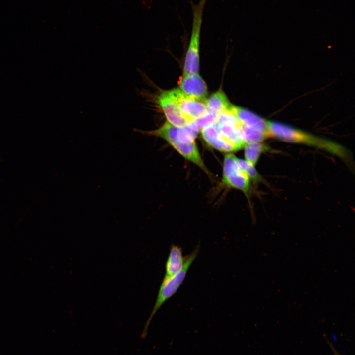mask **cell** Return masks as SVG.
I'll return each instance as SVG.
<instances>
[{"label": "cell", "instance_id": "obj_1", "mask_svg": "<svg viewBox=\"0 0 355 355\" xmlns=\"http://www.w3.org/2000/svg\"><path fill=\"white\" fill-rule=\"evenodd\" d=\"M135 131L162 138L184 158L196 164L206 172H208L194 141L197 132L187 126L177 127L167 121L155 130L144 131L138 129Z\"/></svg>", "mask_w": 355, "mask_h": 355}, {"label": "cell", "instance_id": "obj_2", "mask_svg": "<svg viewBox=\"0 0 355 355\" xmlns=\"http://www.w3.org/2000/svg\"><path fill=\"white\" fill-rule=\"evenodd\" d=\"M267 125L268 137L308 145L325 150L341 158L347 156V152L345 148L331 141L277 122L268 121Z\"/></svg>", "mask_w": 355, "mask_h": 355}, {"label": "cell", "instance_id": "obj_3", "mask_svg": "<svg viewBox=\"0 0 355 355\" xmlns=\"http://www.w3.org/2000/svg\"><path fill=\"white\" fill-rule=\"evenodd\" d=\"M200 246L199 243L193 251L186 256V261L184 267L180 272L171 277L164 276L159 287L152 312L145 323L142 334V337H146L150 323L156 313L166 301L175 294L182 284L189 269L199 254Z\"/></svg>", "mask_w": 355, "mask_h": 355}, {"label": "cell", "instance_id": "obj_4", "mask_svg": "<svg viewBox=\"0 0 355 355\" xmlns=\"http://www.w3.org/2000/svg\"><path fill=\"white\" fill-rule=\"evenodd\" d=\"M192 9L193 20L189 46L186 54L183 75L197 74L199 69V44L204 7L206 0H200L197 4L190 0Z\"/></svg>", "mask_w": 355, "mask_h": 355}, {"label": "cell", "instance_id": "obj_5", "mask_svg": "<svg viewBox=\"0 0 355 355\" xmlns=\"http://www.w3.org/2000/svg\"><path fill=\"white\" fill-rule=\"evenodd\" d=\"M238 159L232 154L225 156L223 182L225 185L241 190L247 194L249 188L250 179L241 170Z\"/></svg>", "mask_w": 355, "mask_h": 355}, {"label": "cell", "instance_id": "obj_6", "mask_svg": "<svg viewBox=\"0 0 355 355\" xmlns=\"http://www.w3.org/2000/svg\"><path fill=\"white\" fill-rule=\"evenodd\" d=\"M155 101L164 112L167 122L177 127H183L188 121L180 111L171 90L164 91L157 96Z\"/></svg>", "mask_w": 355, "mask_h": 355}, {"label": "cell", "instance_id": "obj_7", "mask_svg": "<svg viewBox=\"0 0 355 355\" xmlns=\"http://www.w3.org/2000/svg\"><path fill=\"white\" fill-rule=\"evenodd\" d=\"M171 91L180 111L188 122L197 119L208 112L205 102L186 95L179 89H173Z\"/></svg>", "mask_w": 355, "mask_h": 355}, {"label": "cell", "instance_id": "obj_8", "mask_svg": "<svg viewBox=\"0 0 355 355\" xmlns=\"http://www.w3.org/2000/svg\"><path fill=\"white\" fill-rule=\"evenodd\" d=\"M179 87L186 95L205 102L208 94L207 85L198 73L182 76Z\"/></svg>", "mask_w": 355, "mask_h": 355}, {"label": "cell", "instance_id": "obj_9", "mask_svg": "<svg viewBox=\"0 0 355 355\" xmlns=\"http://www.w3.org/2000/svg\"><path fill=\"white\" fill-rule=\"evenodd\" d=\"M229 112L235 115L243 125L261 130L267 134L268 121L263 118L250 111L233 105Z\"/></svg>", "mask_w": 355, "mask_h": 355}, {"label": "cell", "instance_id": "obj_10", "mask_svg": "<svg viewBox=\"0 0 355 355\" xmlns=\"http://www.w3.org/2000/svg\"><path fill=\"white\" fill-rule=\"evenodd\" d=\"M202 138L210 146L222 152L235 151L233 146L219 133L215 124L201 130Z\"/></svg>", "mask_w": 355, "mask_h": 355}, {"label": "cell", "instance_id": "obj_11", "mask_svg": "<svg viewBox=\"0 0 355 355\" xmlns=\"http://www.w3.org/2000/svg\"><path fill=\"white\" fill-rule=\"evenodd\" d=\"M186 257L183 255L182 248L172 244L165 263V277H171L180 272L184 267Z\"/></svg>", "mask_w": 355, "mask_h": 355}, {"label": "cell", "instance_id": "obj_12", "mask_svg": "<svg viewBox=\"0 0 355 355\" xmlns=\"http://www.w3.org/2000/svg\"><path fill=\"white\" fill-rule=\"evenodd\" d=\"M219 133L234 147L235 151L244 147L245 142L239 129L234 125L227 124H215Z\"/></svg>", "mask_w": 355, "mask_h": 355}, {"label": "cell", "instance_id": "obj_13", "mask_svg": "<svg viewBox=\"0 0 355 355\" xmlns=\"http://www.w3.org/2000/svg\"><path fill=\"white\" fill-rule=\"evenodd\" d=\"M205 104L208 111L217 116L223 112H229L232 106L222 90H219L213 94L206 100Z\"/></svg>", "mask_w": 355, "mask_h": 355}, {"label": "cell", "instance_id": "obj_14", "mask_svg": "<svg viewBox=\"0 0 355 355\" xmlns=\"http://www.w3.org/2000/svg\"><path fill=\"white\" fill-rule=\"evenodd\" d=\"M244 148L245 160L253 166L257 163L261 153L266 149V146L259 142L246 143Z\"/></svg>", "mask_w": 355, "mask_h": 355}, {"label": "cell", "instance_id": "obj_15", "mask_svg": "<svg viewBox=\"0 0 355 355\" xmlns=\"http://www.w3.org/2000/svg\"><path fill=\"white\" fill-rule=\"evenodd\" d=\"M217 117L216 115L208 111L204 115L189 121L186 126L194 131L198 132L201 131L206 127L215 124Z\"/></svg>", "mask_w": 355, "mask_h": 355}, {"label": "cell", "instance_id": "obj_16", "mask_svg": "<svg viewBox=\"0 0 355 355\" xmlns=\"http://www.w3.org/2000/svg\"><path fill=\"white\" fill-rule=\"evenodd\" d=\"M239 129L246 143L251 142H261L268 137L266 132L253 128L240 125Z\"/></svg>", "mask_w": 355, "mask_h": 355}, {"label": "cell", "instance_id": "obj_17", "mask_svg": "<svg viewBox=\"0 0 355 355\" xmlns=\"http://www.w3.org/2000/svg\"><path fill=\"white\" fill-rule=\"evenodd\" d=\"M238 163L241 170L248 177L249 179L254 182L259 181L261 177L253 166L245 160L238 159Z\"/></svg>", "mask_w": 355, "mask_h": 355}, {"label": "cell", "instance_id": "obj_18", "mask_svg": "<svg viewBox=\"0 0 355 355\" xmlns=\"http://www.w3.org/2000/svg\"><path fill=\"white\" fill-rule=\"evenodd\" d=\"M216 123L227 124L234 125L238 129L241 123L232 113L225 111L220 113L217 115Z\"/></svg>", "mask_w": 355, "mask_h": 355}, {"label": "cell", "instance_id": "obj_19", "mask_svg": "<svg viewBox=\"0 0 355 355\" xmlns=\"http://www.w3.org/2000/svg\"><path fill=\"white\" fill-rule=\"evenodd\" d=\"M326 340H327V342L328 343V344H329V346H330L332 350L333 351L334 355H340V354H339L338 353V352L336 351V350L334 348V347H333V345L329 342V341L328 340H327V339H326Z\"/></svg>", "mask_w": 355, "mask_h": 355}]
</instances>
